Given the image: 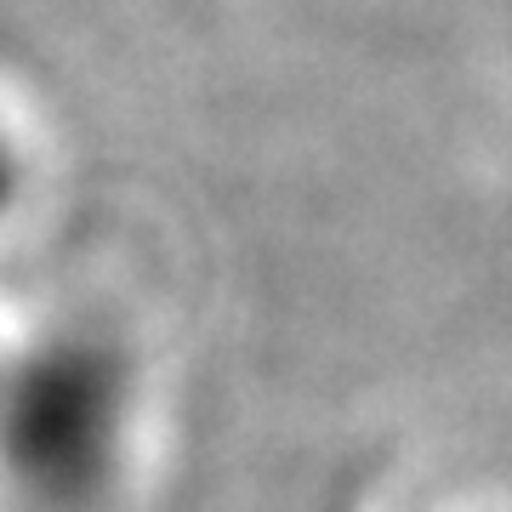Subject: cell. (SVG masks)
<instances>
[{
  "mask_svg": "<svg viewBox=\"0 0 512 512\" xmlns=\"http://www.w3.org/2000/svg\"><path fill=\"white\" fill-rule=\"evenodd\" d=\"M126 382L92 342L40 348L0 387V456L29 495L74 507L103 484L120 439Z\"/></svg>",
  "mask_w": 512,
  "mask_h": 512,
  "instance_id": "obj_1",
  "label": "cell"
},
{
  "mask_svg": "<svg viewBox=\"0 0 512 512\" xmlns=\"http://www.w3.org/2000/svg\"><path fill=\"white\" fill-rule=\"evenodd\" d=\"M12 194H18V154H12L6 131H0V211L12 205Z\"/></svg>",
  "mask_w": 512,
  "mask_h": 512,
  "instance_id": "obj_2",
  "label": "cell"
}]
</instances>
